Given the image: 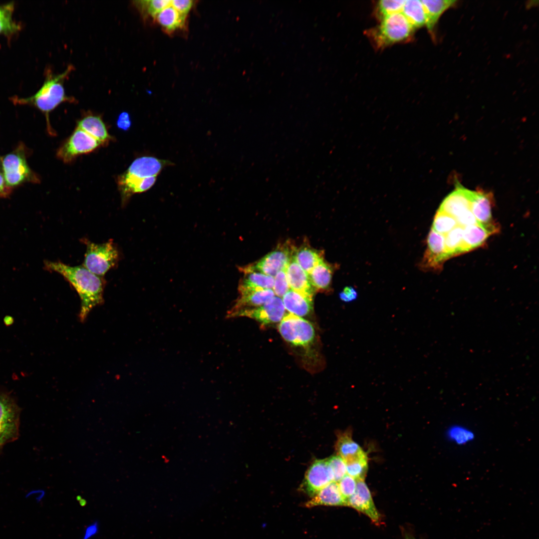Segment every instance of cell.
Here are the masks:
<instances>
[{"mask_svg": "<svg viewBox=\"0 0 539 539\" xmlns=\"http://www.w3.org/2000/svg\"><path fill=\"white\" fill-rule=\"evenodd\" d=\"M44 265L48 270L62 275L77 292L81 299L80 320L84 321L93 307L103 303V277L93 273L83 265L70 266L59 261H45Z\"/></svg>", "mask_w": 539, "mask_h": 539, "instance_id": "obj_1", "label": "cell"}, {"mask_svg": "<svg viewBox=\"0 0 539 539\" xmlns=\"http://www.w3.org/2000/svg\"><path fill=\"white\" fill-rule=\"evenodd\" d=\"M73 68L72 65H69L64 71L58 74H54L47 69L43 84L34 94L26 98L15 96L11 98L14 104L30 105L42 112L45 116L48 131L51 135L54 134L55 132L50 125L49 113L62 103L76 101L75 98L66 95L63 86L64 80Z\"/></svg>", "mask_w": 539, "mask_h": 539, "instance_id": "obj_2", "label": "cell"}, {"mask_svg": "<svg viewBox=\"0 0 539 539\" xmlns=\"http://www.w3.org/2000/svg\"><path fill=\"white\" fill-rule=\"evenodd\" d=\"M168 162L151 156L136 159L117 180L122 203H126L132 195L147 191Z\"/></svg>", "mask_w": 539, "mask_h": 539, "instance_id": "obj_3", "label": "cell"}, {"mask_svg": "<svg viewBox=\"0 0 539 539\" xmlns=\"http://www.w3.org/2000/svg\"><path fill=\"white\" fill-rule=\"evenodd\" d=\"M414 29L402 12L393 13L381 19L380 24L370 32L376 46L383 48L407 40Z\"/></svg>", "mask_w": 539, "mask_h": 539, "instance_id": "obj_4", "label": "cell"}, {"mask_svg": "<svg viewBox=\"0 0 539 539\" xmlns=\"http://www.w3.org/2000/svg\"><path fill=\"white\" fill-rule=\"evenodd\" d=\"M86 246L83 266L93 273L103 277L117 264L119 254L112 240L101 244H95L83 240Z\"/></svg>", "mask_w": 539, "mask_h": 539, "instance_id": "obj_5", "label": "cell"}, {"mask_svg": "<svg viewBox=\"0 0 539 539\" xmlns=\"http://www.w3.org/2000/svg\"><path fill=\"white\" fill-rule=\"evenodd\" d=\"M278 329L284 340L296 347L307 348L315 339V330L311 323L290 313L284 316Z\"/></svg>", "mask_w": 539, "mask_h": 539, "instance_id": "obj_6", "label": "cell"}, {"mask_svg": "<svg viewBox=\"0 0 539 539\" xmlns=\"http://www.w3.org/2000/svg\"><path fill=\"white\" fill-rule=\"evenodd\" d=\"M20 409L8 394L0 393V455L4 446L19 436Z\"/></svg>", "mask_w": 539, "mask_h": 539, "instance_id": "obj_7", "label": "cell"}, {"mask_svg": "<svg viewBox=\"0 0 539 539\" xmlns=\"http://www.w3.org/2000/svg\"><path fill=\"white\" fill-rule=\"evenodd\" d=\"M295 249L288 241L279 244L274 250L255 264L244 268L243 272L257 271L274 277L278 271L285 269L291 260Z\"/></svg>", "mask_w": 539, "mask_h": 539, "instance_id": "obj_8", "label": "cell"}, {"mask_svg": "<svg viewBox=\"0 0 539 539\" xmlns=\"http://www.w3.org/2000/svg\"><path fill=\"white\" fill-rule=\"evenodd\" d=\"M2 167L7 187L15 186L27 181H39L28 167L24 152L20 149L6 155L2 160Z\"/></svg>", "mask_w": 539, "mask_h": 539, "instance_id": "obj_9", "label": "cell"}, {"mask_svg": "<svg viewBox=\"0 0 539 539\" xmlns=\"http://www.w3.org/2000/svg\"><path fill=\"white\" fill-rule=\"evenodd\" d=\"M101 144L84 131L77 128L57 152V157L64 163H69L77 156L90 153Z\"/></svg>", "mask_w": 539, "mask_h": 539, "instance_id": "obj_10", "label": "cell"}, {"mask_svg": "<svg viewBox=\"0 0 539 539\" xmlns=\"http://www.w3.org/2000/svg\"><path fill=\"white\" fill-rule=\"evenodd\" d=\"M285 311L282 299L274 296L260 306L239 310L228 318L245 316L254 319L263 324H268L280 322L284 316Z\"/></svg>", "mask_w": 539, "mask_h": 539, "instance_id": "obj_11", "label": "cell"}, {"mask_svg": "<svg viewBox=\"0 0 539 539\" xmlns=\"http://www.w3.org/2000/svg\"><path fill=\"white\" fill-rule=\"evenodd\" d=\"M346 506L366 515L376 526H379L383 523L382 515L376 507L364 480L357 481L355 493L347 500Z\"/></svg>", "mask_w": 539, "mask_h": 539, "instance_id": "obj_12", "label": "cell"}, {"mask_svg": "<svg viewBox=\"0 0 539 539\" xmlns=\"http://www.w3.org/2000/svg\"><path fill=\"white\" fill-rule=\"evenodd\" d=\"M331 482L333 478L327 459L316 460L308 469L300 488L313 497Z\"/></svg>", "mask_w": 539, "mask_h": 539, "instance_id": "obj_13", "label": "cell"}, {"mask_svg": "<svg viewBox=\"0 0 539 539\" xmlns=\"http://www.w3.org/2000/svg\"><path fill=\"white\" fill-rule=\"evenodd\" d=\"M470 210L478 223L492 234L496 231V227L492 222V205L493 195L491 192L479 190H469Z\"/></svg>", "mask_w": 539, "mask_h": 539, "instance_id": "obj_14", "label": "cell"}, {"mask_svg": "<svg viewBox=\"0 0 539 539\" xmlns=\"http://www.w3.org/2000/svg\"><path fill=\"white\" fill-rule=\"evenodd\" d=\"M444 235L431 229L427 238V248L421 265L425 269H439L447 260L445 249Z\"/></svg>", "mask_w": 539, "mask_h": 539, "instance_id": "obj_15", "label": "cell"}, {"mask_svg": "<svg viewBox=\"0 0 539 539\" xmlns=\"http://www.w3.org/2000/svg\"><path fill=\"white\" fill-rule=\"evenodd\" d=\"M469 192V190L457 183L456 190L444 199L439 210L456 219L466 211L470 210Z\"/></svg>", "mask_w": 539, "mask_h": 539, "instance_id": "obj_16", "label": "cell"}, {"mask_svg": "<svg viewBox=\"0 0 539 539\" xmlns=\"http://www.w3.org/2000/svg\"><path fill=\"white\" fill-rule=\"evenodd\" d=\"M289 289L313 297L315 289L311 285L308 274L292 258L284 269Z\"/></svg>", "mask_w": 539, "mask_h": 539, "instance_id": "obj_17", "label": "cell"}, {"mask_svg": "<svg viewBox=\"0 0 539 539\" xmlns=\"http://www.w3.org/2000/svg\"><path fill=\"white\" fill-rule=\"evenodd\" d=\"M317 506H346V500L342 496L337 482H331L327 484L305 504L307 508Z\"/></svg>", "mask_w": 539, "mask_h": 539, "instance_id": "obj_18", "label": "cell"}, {"mask_svg": "<svg viewBox=\"0 0 539 539\" xmlns=\"http://www.w3.org/2000/svg\"><path fill=\"white\" fill-rule=\"evenodd\" d=\"M240 294L234 306L228 312L227 317L239 310L260 306L274 296L272 289L245 291L240 292Z\"/></svg>", "mask_w": 539, "mask_h": 539, "instance_id": "obj_19", "label": "cell"}, {"mask_svg": "<svg viewBox=\"0 0 539 539\" xmlns=\"http://www.w3.org/2000/svg\"><path fill=\"white\" fill-rule=\"evenodd\" d=\"M76 127L94 138L102 146L108 144L112 139L105 123L99 116L87 115L78 122Z\"/></svg>", "mask_w": 539, "mask_h": 539, "instance_id": "obj_20", "label": "cell"}, {"mask_svg": "<svg viewBox=\"0 0 539 539\" xmlns=\"http://www.w3.org/2000/svg\"><path fill=\"white\" fill-rule=\"evenodd\" d=\"M282 298L285 310L296 316H306L313 308V297L292 289H289Z\"/></svg>", "mask_w": 539, "mask_h": 539, "instance_id": "obj_21", "label": "cell"}, {"mask_svg": "<svg viewBox=\"0 0 539 539\" xmlns=\"http://www.w3.org/2000/svg\"><path fill=\"white\" fill-rule=\"evenodd\" d=\"M187 17L170 4L161 10L154 19L159 24L164 31L170 34L186 27Z\"/></svg>", "mask_w": 539, "mask_h": 539, "instance_id": "obj_22", "label": "cell"}, {"mask_svg": "<svg viewBox=\"0 0 539 539\" xmlns=\"http://www.w3.org/2000/svg\"><path fill=\"white\" fill-rule=\"evenodd\" d=\"M421 1L426 16L425 25L431 32L442 14L447 9L455 5L457 1L455 0H422Z\"/></svg>", "mask_w": 539, "mask_h": 539, "instance_id": "obj_23", "label": "cell"}, {"mask_svg": "<svg viewBox=\"0 0 539 539\" xmlns=\"http://www.w3.org/2000/svg\"><path fill=\"white\" fill-rule=\"evenodd\" d=\"M338 455L345 462L367 456L360 446L352 438L350 432L340 434L335 445Z\"/></svg>", "mask_w": 539, "mask_h": 539, "instance_id": "obj_24", "label": "cell"}, {"mask_svg": "<svg viewBox=\"0 0 539 539\" xmlns=\"http://www.w3.org/2000/svg\"><path fill=\"white\" fill-rule=\"evenodd\" d=\"M239 286V292L258 289H271L274 277L257 271L244 272Z\"/></svg>", "mask_w": 539, "mask_h": 539, "instance_id": "obj_25", "label": "cell"}, {"mask_svg": "<svg viewBox=\"0 0 539 539\" xmlns=\"http://www.w3.org/2000/svg\"><path fill=\"white\" fill-rule=\"evenodd\" d=\"M322 252L308 246H302L296 249L293 258L298 265L308 274L323 260Z\"/></svg>", "mask_w": 539, "mask_h": 539, "instance_id": "obj_26", "label": "cell"}, {"mask_svg": "<svg viewBox=\"0 0 539 539\" xmlns=\"http://www.w3.org/2000/svg\"><path fill=\"white\" fill-rule=\"evenodd\" d=\"M333 272L332 266L323 260L308 274L311 285L315 289L327 290L330 287Z\"/></svg>", "mask_w": 539, "mask_h": 539, "instance_id": "obj_27", "label": "cell"}, {"mask_svg": "<svg viewBox=\"0 0 539 539\" xmlns=\"http://www.w3.org/2000/svg\"><path fill=\"white\" fill-rule=\"evenodd\" d=\"M14 3L13 1L0 4V34L10 37L20 29L21 26L13 18Z\"/></svg>", "mask_w": 539, "mask_h": 539, "instance_id": "obj_28", "label": "cell"}, {"mask_svg": "<svg viewBox=\"0 0 539 539\" xmlns=\"http://www.w3.org/2000/svg\"><path fill=\"white\" fill-rule=\"evenodd\" d=\"M402 11L414 29L426 25L425 11L421 0H405Z\"/></svg>", "mask_w": 539, "mask_h": 539, "instance_id": "obj_29", "label": "cell"}, {"mask_svg": "<svg viewBox=\"0 0 539 539\" xmlns=\"http://www.w3.org/2000/svg\"><path fill=\"white\" fill-rule=\"evenodd\" d=\"M463 228V240L468 252L481 246L492 234L479 224L465 226Z\"/></svg>", "mask_w": 539, "mask_h": 539, "instance_id": "obj_30", "label": "cell"}, {"mask_svg": "<svg viewBox=\"0 0 539 539\" xmlns=\"http://www.w3.org/2000/svg\"><path fill=\"white\" fill-rule=\"evenodd\" d=\"M445 249L447 258L468 252L463 240V228L457 226L444 235Z\"/></svg>", "mask_w": 539, "mask_h": 539, "instance_id": "obj_31", "label": "cell"}, {"mask_svg": "<svg viewBox=\"0 0 539 539\" xmlns=\"http://www.w3.org/2000/svg\"><path fill=\"white\" fill-rule=\"evenodd\" d=\"M445 436L451 443L459 446L467 445L475 440V432L466 426L460 424H454L449 426Z\"/></svg>", "mask_w": 539, "mask_h": 539, "instance_id": "obj_32", "label": "cell"}, {"mask_svg": "<svg viewBox=\"0 0 539 539\" xmlns=\"http://www.w3.org/2000/svg\"><path fill=\"white\" fill-rule=\"evenodd\" d=\"M171 0H141L134 1L133 4L143 19L149 17L154 19L161 10L171 4Z\"/></svg>", "mask_w": 539, "mask_h": 539, "instance_id": "obj_33", "label": "cell"}, {"mask_svg": "<svg viewBox=\"0 0 539 539\" xmlns=\"http://www.w3.org/2000/svg\"><path fill=\"white\" fill-rule=\"evenodd\" d=\"M457 226L455 218L438 210L433 222L432 230L439 234L445 235Z\"/></svg>", "mask_w": 539, "mask_h": 539, "instance_id": "obj_34", "label": "cell"}, {"mask_svg": "<svg viewBox=\"0 0 539 539\" xmlns=\"http://www.w3.org/2000/svg\"><path fill=\"white\" fill-rule=\"evenodd\" d=\"M347 475L355 480H364L368 469V458L365 456L345 462Z\"/></svg>", "mask_w": 539, "mask_h": 539, "instance_id": "obj_35", "label": "cell"}, {"mask_svg": "<svg viewBox=\"0 0 539 539\" xmlns=\"http://www.w3.org/2000/svg\"><path fill=\"white\" fill-rule=\"evenodd\" d=\"M403 0H382L378 2L376 5V12L379 18L381 19L389 15L400 12L404 3Z\"/></svg>", "mask_w": 539, "mask_h": 539, "instance_id": "obj_36", "label": "cell"}, {"mask_svg": "<svg viewBox=\"0 0 539 539\" xmlns=\"http://www.w3.org/2000/svg\"><path fill=\"white\" fill-rule=\"evenodd\" d=\"M327 461L332 474L333 482H338L347 474L345 461L339 456L335 455L327 459Z\"/></svg>", "mask_w": 539, "mask_h": 539, "instance_id": "obj_37", "label": "cell"}, {"mask_svg": "<svg viewBox=\"0 0 539 539\" xmlns=\"http://www.w3.org/2000/svg\"><path fill=\"white\" fill-rule=\"evenodd\" d=\"M337 484L340 493L346 502L355 493L357 480L346 474Z\"/></svg>", "mask_w": 539, "mask_h": 539, "instance_id": "obj_38", "label": "cell"}, {"mask_svg": "<svg viewBox=\"0 0 539 539\" xmlns=\"http://www.w3.org/2000/svg\"><path fill=\"white\" fill-rule=\"evenodd\" d=\"M273 291L276 296L282 297L289 289L284 270L278 271L274 276Z\"/></svg>", "mask_w": 539, "mask_h": 539, "instance_id": "obj_39", "label": "cell"}, {"mask_svg": "<svg viewBox=\"0 0 539 539\" xmlns=\"http://www.w3.org/2000/svg\"><path fill=\"white\" fill-rule=\"evenodd\" d=\"M194 2L191 0H171V4L178 12L187 16L194 4Z\"/></svg>", "mask_w": 539, "mask_h": 539, "instance_id": "obj_40", "label": "cell"}, {"mask_svg": "<svg viewBox=\"0 0 539 539\" xmlns=\"http://www.w3.org/2000/svg\"><path fill=\"white\" fill-rule=\"evenodd\" d=\"M455 219L458 225L462 227L479 224L471 210L466 211Z\"/></svg>", "mask_w": 539, "mask_h": 539, "instance_id": "obj_41", "label": "cell"}, {"mask_svg": "<svg viewBox=\"0 0 539 539\" xmlns=\"http://www.w3.org/2000/svg\"><path fill=\"white\" fill-rule=\"evenodd\" d=\"M357 296V291L351 286L345 287L339 293L340 299L346 302L355 300Z\"/></svg>", "mask_w": 539, "mask_h": 539, "instance_id": "obj_42", "label": "cell"}, {"mask_svg": "<svg viewBox=\"0 0 539 539\" xmlns=\"http://www.w3.org/2000/svg\"><path fill=\"white\" fill-rule=\"evenodd\" d=\"M130 116L127 112H122L118 116L117 121L118 127L123 130H127L131 126Z\"/></svg>", "mask_w": 539, "mask_h": 539, "instance_id": "obj_43", "label": "cell"}, {"mask_svg": "<svg viewBox=\"0 0 539 539\" xmlns=\"http://www.w3.org/2000/svg\"><path fill=\"white\" fill-rule=\"evenodd\" d=\"M99 530L98 524L97 522L92 523L87 527L82 539H90L95 536Z\"/></svg>", "mask_w": 539, "mask_h": 539, "instance_id": "obj_44", "label": "cell"}, {"mask_svg": "<svg viewBox=\"0 0 539 539\" xmlns=\"http://www.w3.org/2000/svg\"><path fill=\"white\" fill-rule=\"evenodd\" d=\"M6 187L3 175L0 173V196L5 194L6 191Z\"/></svg>", "mask_w": 539, "mask_h": 539, "instance_id": "obj_45", "label": "cell"}, {"mask_svg": "<svg viewBox=\"0 0 539 539\" xmlns=\"http://www.w3.org/2000/svg\"><path fill=\"white\" fill-rule=\"evenodd\" d=\"M403 539H416L413 535L410 533L407 532L405 531H403Z\"/></svg>", "mask_w": 539, "mask_h": 539, "instance_id": "obj_46", "label": "cell"}]
</instances>
